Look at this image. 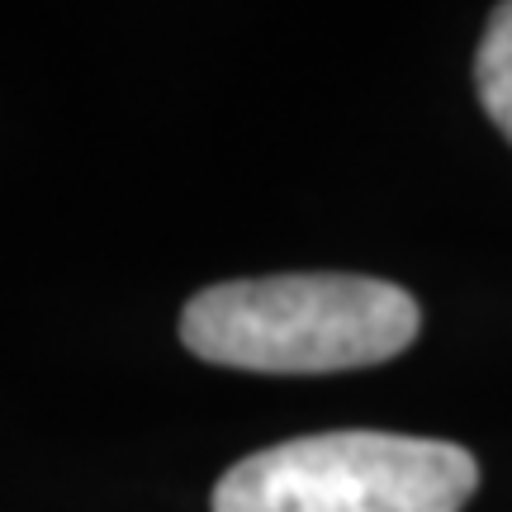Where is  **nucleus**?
Here are the masks:
<instances>
[{
    "label": "nucleus",
    "instance_id": "obj_1",
    "mask_svg": "<svg viewBox=\"0 0 512 512\" xmlns=\"http://www.w3.org/2000/svg\"><path fill=\"white\" fill-rule=\"evenodd\" d=\"M418 323L413 294L375 275H261L195 294L181 313V342L228 370L328 375L408 351Z\"/></svg>",
    "mask_w": 512,
    "mask_h": 512
},
{
    "label": "nucleus",
    "instance_id": "obj_2",
    "mask_svg": "<svg viewBox=\"0 0 512 512\" xmlns=\"http://www.w3.org/2000/svg\"><path fill=\"white\" fill-rule=\"evenodd\" d=\"M479 489L465 446L399 432H318L238 460L214 512H460Z\"/></svg>",
    "mask_w": 512,
    "mask_h": 512
},
{
    "label": "nucleus",
    "instance_id": "obj_3",
    "mask_svg": "<svg viewBox=\"0 0 512 512\" xmlns=\"http://www.w3.org/2000/svg\"><path fill=\"white\" fill-rule=\"evenodd\" d=\"M475 86H479L484 114L512 143V0L498 5L489 29H484V43L475 53Z\"/></svg>",
    "mask_w": 512,
    "mask_h": 512
}]
</instances>
